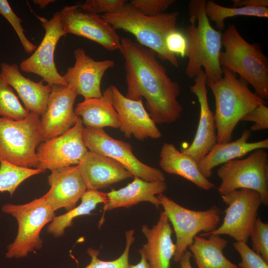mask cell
<instances>
[{
    "mask_svg": "<svg viewBox=\"0 0 268 268\" xmlns=\"http://www.w3.org/2000/svg\"><path fill=\"white\" fill-rule=\"evenodd\" d=\"M106 193L95 190H87L81 198L80 204L63 214L55 216L47 227L48 232L55 238L62 236L66 229L72 225L77 217L90 214L97 205L106 202Z\"/></svg>",
    "mask_w": 268,
    "mask_h": 268,
    "instance_id": "obj_28",
    "label": "cell"
},
{
    "mask_svg": "<svg viewBox=\"0 0 268 268\" xmlns=\"http://www.w3.org/2000/svg\"><path fill=\"white\" fill-rule=\"evenodd\" d=\"M219 63L250 83L255 93L268 99V58L258 43L250 44L240 35L234 24H229L222 33Z\"/></svg>",
    "mask_w": 268,
    "mask_h": 268,
    "instance_id": "obj_5",
    "label": "cell"
},
{
    "mask_svg": "<svg viewBox=\"0 0 268 268\" xmlns=\"http://www.w3.org/2000/svg\"><path fill=\"white\" fill-rule=\"evenodd\" d=\"M45 30L44 37L31 56L23 60L19 68L23 72L39 75L47 84L67 86L63 75L58 71L54 60L55 51L59 39L65 36L60 11L47 19L37 16Z\"/></svg>",
    "mask_w": 268,
    "mask_h": 268,
    "instance_id": "obj_12",
    "label": "cell"
},
{
    "mask_svg": "<svg viewBox=\"0 0 268 268\" xmlns=\"http://www.w3.org/2000/svg\"><path fill=\"white\" fill-rule=\"evenodd\" d=\"M51 86L47 109L40 118L45 140L63 134L74 126L79 118L73 109L76 93L68 86Z\"/></svg>",
    "mask_w": 268,
    "mask_h": 268,
    "instance_id": "obj_16",
    "label": "cell"
},
{
    "mask_svg": "<svg viewBox=\"0 0 268 268\" xmlns=\"http://www.w3.org/2000/svg\"><path fill=\"white\" fill-rule=\"evenodd\" d=\"M205 0H191L188 3L190 24L185 34L188 63L186 75L194 78L202 67L207 80L216 81L223 75L219 63L221 31L213 28L205 12Z\"/></svg>",
    "mask_w": 268,
    "mask_h": 268,
    "instance_id": "obj_2",
    "label": "cell"
},
{
    "mask_svg": "<svg viewBox=\"0 0 268 268\" xmlns=\"http://www.w3.org/2000/svg\"><path fill=\"white\" fill-rule=\"evenodd\" d=\"M141 259L139 262L136 265H131V268H152L148 263L143 252L139 249Z\"/></svg>",
    "mask_w": 268,
    "mask_h": 268,
    "instance_id": "obj_42",
    "label": "cell"
},
{
    "mask_svg": "<svg viewBox=\"0 0 268 268\" xmlns=\"http://www.w3.org/2000/svg\"><path fill=\"white\" fill-rule=\"evenodd\" d=\"M179 12H163L156 16L143 13L130 2H126L118 11L100 16L116 30H123L134 36L138 43L154 51L157 58L179 66L176 56L165 45L167 35L176 29Z\"/></svg>",
    "mask_w": 268,
    "mask_h": 268,
    "instance_id": "obj_4",
    "label": "cell"
},
{
    "mask_svg": "<svg viewBox=\"0 0 268 268\" xmlns=\"http://www.w3.org/2000/svg\"><path fill=\"white\" fill-rule=\"evenodd\" d=\"M29 113L0 72V117L19 120Z\"/></svg>",
    "mask_w": 268,
    "mask_h": 268,
    "instance_id": "obj_31",
    "label": "cell"
},
{
    "mask_svg": "<svg viewBox=\"0 0 268 268\" xmlns=\"http://www.w3.org/2000/svg\"><path fill=\"white\" fill-rule=\"evenodd\" d=\"M75 63L63 76L67 86L85 99L97 98L102 95L101 82L105 72L114 67L111 60L96 61L88 56L85 50L77 48L73 51Z\"/></svg>",
    "mask_w": 268,
    "mask_h": 268,
    "instance_id": "obj_15",
    "label": "cell"
},
{
    "mask_svg": "<svg viewBox=\"0 0 268 268\" xmlns=\"http://www.w3.org/2000/svg\"><path fill=\"white\" fill-rule=\"evenodd\" d=\"M112 100L120 123V129L127 138L134 136L139 140L147 138L157 139L161 133L146 111L142 98L130 99L115 85H111Z\"/></svg>",
    "mask_w": 268,
    "mask_h": 268,
    "instance_id": "obj_17",
    "label": "cell"
},
{
    "mask_svg": "<svg viewBox=\"0 0 268 268\" xmlns=\"http://www.w3.org/2000/svg\"><path fill=\"white\" fill-rule=\"evenodd\" d=\"M251 134L250 130L245 129L240 137L234 141L223 143H216L198 162L201 174L208 179L211 176L212 169L216 166L243 157L257 149L268 148V138L256 142H248Z\"/></svg>",
    "mask_w": 268,
    "mask_h": 268,
    "instance_id": "obj_24",
    "label": "cell"
},
{
    "mask_svg": "<svg viewBox=\"0 0 268 268\" xmlns=\"http://www.w3.org/2000/svg\"><path fill=\"white\" fill-rule=\"evenodd\" d=\"M233 247L239 253L241 261L238 264L240 268H268V263L260 255L251 249L244 242H236Z\"/></svg>",
    "mask_w": 268,
    "mask_h": 268,
    "instance_id": "obj_35",
    "label": "cell"
},
{
    "mask_svg": "<svg viewBox=\"0 0 268 268\" xmlns=\"http://www.w3.org/2000/svg\"><path fill=\"white\" fill-rule=\"evenodd\" d=\"M206 80L202 69L195 77L194 84L190 86V91L196 95L200 104V119L192 143L180 150L191 155L197 162L217 143L214 113L209 107L207 98Z\"/></svg>",
    "mask_w": 268,
    "mask_h": 268,
    "instance_id": "obj_18",
    "label": "cell"
},
{
    "mask_svg": "<svg viewBox=\"0 0 268 268\" xmlns=\"http://www.w3.org/2000/svg\"><path fill=\"white\" fill-rule=\"evenodd\" d=\"M159 164L166 173L181 176L201 189L208 191L215 187L201 174L198 162L191 155L179 151L171 143H163L160 152Z\"/></svg>",
    "mask_w": 268,
    "mask_h": 268,
    "instance_id": "obj_25",
    "label": "cell"
},
{
    "mask_svg": "<svg viewBox=\"0 0 268 268\" xmlns=\"http://www.w3.org/2000/svg\"><path fill=\"white\" fill-rule=\"evenodd\" d=\"M234 7H268V0H233Z\"/></svg>",
    "mask_w": 268,
    "mask_h": 268,
    "instance_id": "obj_40",
    "label": "cell"
},
{
    "mask_svg": "<svg viewBox=\"0 0 268 268\" xmlns=\"http://www.w3.org/2000/svg\"><path fill=\"white\" fill-rule=\"evenodd\" d=\"M84 128L79 117L75 125L63 134L42 141L36 149L38 168L51 171L77 165L89 151L83 139Z\"/></svg>",
    "mask_w": 268,
    "mask_h": 268,
    "instance_id": "obj_13",
    "label": "cell"
},
{
    "mask_svg": "<svg viewBox=\"0 0 268 268\" xmlns=\"http://www.w3.org/2000/svg\"><path fill=\"white\" fill-rule=\"evenodd\" d=\"M55 1L53 0H34L33 2L38 5L41 8H45L47 5L51 2Z\"/></svg>",
    "mask_w": 268,
    "mask_h": 268,
    "instance_id": "obj_43",
    "label": "cell"
},
{
    "mask_svg": "<svg viewBox=\"0 0 268 268\" xmlns=\"http://www.w3.org/2000/svg\"><path fill=\"white\" fill-rule=\"evenodd\" d=\"M175 0H132L130 3L144 14L153 16L164 12Z\"/></svg>",
    "mask_w": 268,
    "mask_h": 268,
    "instance_id": "obj_37",
    "label": "cell"
},
{
    "mask_svg": "<svg viewBox=\"0 0 268 268\" xmlns=\"http://www.w3.org/2000/svg\"><path fill=\"white\" fill-rule=\"evenodd\" d=\"M250 237L253 250L260 255L268 263V224L260 218L256 219Z\"/></svg>",
    "mask_w": 268,
    "mask_h": 268,
    "instance_id": "obj_34",
    "label": "cell"
},
{
    "mask_svg": "<svg viewBox=\"0 0 268 268\" xmlns=\"http://www.w3.org/2000/svg\"><path fill=\"white\" fill-rule=\"evenodd\" d=\"M48 182L50 189L43 196L54 211L73 209L87 191L77 165L51 171Z\"/></svg>",
    "mask_w": 268,
    "mask_h": 268,
    "instance_id": "obj_19",
    "label": "cell"
},
{
    "mask_svg": "<svg viewBox=\"0 0 268 268\" xmlns=\"http://www.w3.org/2000/svg\"><path fill=\"white\" fill-rule=\"evenodd\" d=\"M205 12L209 20L214 22L217 30L220 31L224 29L225 20L229 17L236 16L268 17V7H228L219 5L211 0L206 1Z\"/></svg>",
    "mask_w": 268,
    "mask_h": 268,
    "instance_id": "obj_29",
    "label": "cell"
},
{
    "mask_svg": "<svg viewBox=\"0 0 268 268\" xmlns=\"http://www.w3.org/2000/svg\"><path fill=\"white\" fill-rule=\"evenodd\" d=\"M221 198L228 205L222 224L215 230L200 236L228 235L238 242L247 243L262 204L260 194L253 190L240 189L222 195Z\"/></svg>",
    "mask_w": 268,
    "mask_h": 268,
    "instance_id": "obj_10",
    "label": "cell"
},
{
    "mask_svg": "<svg viewBox=\"0 0 268 268\" xmlns=\"http://www.w3.org/2000/svg\"><path fill=\"white\" fill-rule=\"evenodd\" d=\"M251 122L254 124L250 127V131L256 132L268 129V107L266 103L259 104L248 113L241 120Z\"/></svg>",
    "mask_w": 268,
    "mask_h": 268,
    "instance_id": "obj_38",
    "label": "cell"
},
{
    "mask_svg": "<svg viewBox=\"0 0 268 268\" xmlns=\"http://www.w3.org/2000/svg\"><path fill=\"white\" fill-rule=\"evenodd\" d=\"M119 51L125 61L126 97L144 98L156 124H170L180 118L183 109L178 100L179 84L168 76L155 52L125 37L121 38Z\"/></svg>",
    "mask_w": 268,
    "mask_h": 268,
    "instance_id": "obj_1",
    "label": "cell"
},
{
    "mask_svg": "<svg viewBox=\"0 0 268 268\" xmlns=\"http://www.w3.org/2000/svg\"><path fill=\"white\" fill-rule=\"evenodd\" d=\"M141 231L147 242L140 250L152 268H170L171 260L176 251L172 240V229L164 211L160 212L156 224L149 228L141 226Z\"/></svg>",
    "mask_w": 268,
    "mask_h": 268,
    "instance_id": "obj_22",
    "label": "cell"
},
{
    "mask_svg": "<svg viewBox=\"0 0 268 268\" xmlns=\"http://www.w3.org/2000/svg\"><path fill=\"white\" fill-rule=\"evenodd\" d=\"M0 73L17 92L23 106L29 112L40 116L45 112L52 86L44 81L36 82L24 76L15 64L2 63Z\"/></svg>",
    "mask_w": 268,
    "mask_h": 268,
    "instance_id": "obj_21",
    "label": "cell"
},
{
    "mask_svg": "<svg viewBox=\"0 0 268 268\" xmlns=\"http://www.w3.org/2000/svg\"><path fill=\"white\" fill-rule=\"evenodd\" d=\"M167 189L165 181H146L138 177L126 187L119 190L112 189L106 193L104 211L120 207H130L139 202L148 201L157 208L161 205L156 195L163 193Z\"/></svg>",
    "mask_w": 268,
    "mask_h": 268,
    "instance_id": "obj_23",
    "label": "cell"
},
{
    "mask_svg": "<svg viewBox=\"0 0 268 268\" xmlns=\"http://www.w3.org/2000/svg\"><path fill=\"white\" fill-rule=\"evenodd\" d=\"M196 236L188 247L198 268H240L224 255L228 241L218 235Z\"/></svg>",
    "mask_w": 268,
    "mask_h": 268,
    "instance_id": "obj_27",
    "label": "cell"
},
{
    "mask_svg": "<svg viewBox=\"0 0 268 268\" xmlns=\"http://www.w3.org/2000/svg\"><path fill=\"white\" fill-rule=\"evenodd\" d=\"M157 196L175 233L176 251L173 258L178 263L199 233L210 232L217 228L220 209L212 206L205 210H194L181 206L163 193Z\"/></svg>",
    "mask_w": 268,
    "mask_h": 268,
    "instance_id": "obj_9",
    "label": "cell"
},
{
    "mask_svg": "<svg viewBox=\"0 0 268 268\" xmlns=\"http://www.w3.org/2000/svg\"><path fill=\"white\" fill-rule=\"evenodd\" d=\"M44 140L40 115L29 112L19 120L0 117V160L38 168L36 149Z\"/></svg>",
    "mask_w": 268,
    "mask_h": 268,
    "instance_id": "obj_6",
    "label": "cell"
},
{
    "mask_svg": "<svg viewBox=\"0 0 268 268\" xmlns=\"http://www.w3.org/2000/svg\"><path fill=\"white\" fill-rule=\"evenodd\" d=\"M60 13L65 35L73 34L95 42L107 50H119L121 37L99 14L85 11L79 5L65 6Z\"/></svg>",
    "mask_w": 268,
    "mask_h": 268,
    "instance_id": "obj_14",
    "label": "cell"
},
{
    "mask_svg": "<svg viewBox=\"0 0 268 268\" xmlns=\"http://www.w3.org/2000/svg\"><path fill=\"white\" fill-rule=\"evenodd\" d=\"M45 171L39 168L22 167L0 160V192H7L12 197L24 181Z\"/></svg>",
    "mask_w": 268,
    "mask_h": 268,
    "instance_id": "obj_30",
    "label": "cell"
},
{
    "mask_svg": "<svg viewBox=\"0 0 268 268\" xmlns=\"http://www.w3.org/2000/svg\"><path fill=\"white\" fill-rule=\"evenodd\" d=\"M192 257L193 256L191 252L186 251L179 261L181 268H193L191 262Z\"/></svg>",
    "mask_w": 268,
    "mask_h": 268,
    "instance_id": "obj_41",
    "label": "cell"
},
{
    "mask_svg": "<svg viewBox=\"0 0 268 268\" xmlns=\"http://www.w3.org/2000/svg\"><path fill=\"white\" fill-rule=\"evenodd\" d=\"M165 45L169 51L175 56H186L187 42L185 35L177 29L170 32L166 36Z\"/></svg>",
    "mask_w": 268,
    "mask_h": 268,
    "instance_id": "obj_39",
    "label": "cell"
},
{
    "mask_svg": "<svg viewBox=\"0 0 268 268\" xmlns=\"http://www.w3.org/2000/svg\"><path fill=\"white\" fill-rule=\"evenodd\" d=\"M82 137L88 150L117 161L133 177L150 182L165 181L161 170L145 164L135 156L130 143L113 138L103 129L84 127Z\"/></svg>",
    "mask_w": 268,
    "mask_h": 268,
    "instance_id": "obj_11",
    "label": "cell"
},
{
    "mask_svg": "<svg viewBox=\"0 0 268 268\" xmlns=\"http://www.w3.org/2000/svg\"><path fill=\"white\" fill-rule=\"evenodd\" d=\"M74 111L81 119L85 127L120 128L119 116L113 104L111 86L103 92L100 97L85 99L78 103Z\"/></svg>",
    "mask_w": 268,
    "mask_h": 268,
    "instance_id": "obj_26",
    "label": "cell"
},
{
    "mask_svg": "<svg viewBox=\"0 0 268 268\" xmlns=\"http://www.w3.org/2000/svg\"><path fill=\"white\" fill-rule=\"evenodd\" d=\"M77 166L87 190L98 191L133 177L117 161L89 150Z\"/></svg>",
    "mask_w": 268,
    "mask_h": 268,
    "instance_id": "obj_20",
    "label": "cell"
},
{
    "mask_svg": "<svg viewBox=\"0 0 268 268\" xmlns=\"http://www.w3.org/2000/svg\"><path fill=\"white\" fill-rule=\"evenodd\" d=\"M222 68L220 79L206 80L215 100L214 117L219 143L232 141L234 130L242 119L259 104L267 103L249 89L244 79L226 68Z\"/></svg>",
    "mask_w": 268,
    "mask_h": 268,
    "instance_id": "obj_3",
    "label": "cell"
},
{
    "mask_svg": "<svg viewBox=\"0 0 268 268\" xmlns=\"http://www.w3.org/2000/svg\"><path fill=\"white\" fill-rule=\"evenodd\" d=\"M126 2L125 0H87L79 6L85 11L97 14H109L120 10Z\"/></svg>",
    "mask_w": 268,
    "mask_h": 268,
    "instance_id": "obj_36",
    "label": "cell"
},
{
    "mask_svg": "<svg viewBox=\"0 0 268 268\" xmlns=\"http://www.w3.org/2000/svg\"><path fill=\"white\" fill-rule=\"evenodd\" d=\"M134 231L133 229L126 232V247L122 255L113 261H103L98 258L99 251L89 248L87 250L91 258L90 263L84 268H131L129 264V253L132 244L134 242Z\"/></svg>",
    "mask_w": 268,
    "mask_h": 268,
    "instance_id": "obj_32",
    "label": "cell"
},
{
    "mask_svg": "<svg viewBox=\"0 0 268 268\" xmlns=\"http://www.w3.org/2000/svg\"><path fill=\"white\" fill-rule=\"evenodd\" d=\"M1 210L14 217L18 224L17 235L7 247L6 258H23L42 248L41 231L56 216L55 211L43 196L25 204H5Z\"/></svg>",
    "mask_w": 268,
    "mask_h": 268,
    "instance_id": "obj_7",
    "label": "cell"
},
{
    "mask_svg": "<svg viewBox=\"0 0 268 268\" xmlns=\"http://www.w3.org/2000/svg\"><path fill=\"white\" fill-rule=\"evenodd\" d=\"M221 183L218 191L222 196L240 189L258 192L262 203L268 205V155L265 149L251 152L246 158L234 159L217 170Z\"/></svg>",
    "mask_w": 268,
    "mask_h": 268,
    "instance_id": "obj_8",
    "label": "cell"
},
{
    "mask_svg": "<svg viewBox=\"0 0 268 268\" xmlns=\"http://www.w3.org/2000/svg\"><path fill=\"white\" fill-rule=\"evenodd\" d=\"M0 14L11 25L24 51L28 54L33 53L37 47L26 37L24 33V29L21 25V19L13 11L7 0H0Z\"/></svg>",
    "mask_w": 268,
    "mask_h": 268,
    "instance_id": "obj_33",
    "label": "cell"
}]
</instances>
